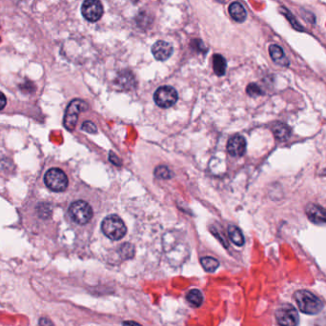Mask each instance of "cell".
Masks as SVG:
<instances>
[{"mask_svg": "<svg viewBox=\"0 0 326 326\" xmlns=\"http://www.w3.org/2000/svg\"><path fill=\"white\" fill-rule=\"evenodd\" d=\"M39 326H54V324L48 318H40Z\"/></svg>", "mask_w": 326, "mask_h": 326, "instance_id": "27", "label": "cell"}, {"mask_svg": "<svg viewBox=\"0 0 326 326\" xmlns=\"http://www.w3.org/2000/svg\"><path fill=\"white\" fill-rule=\"evenodd\" d=\"M228 11L230 16L235 21H237L239 23H243L246 20L247 13L245 11L244 7L240 2L235 1V2L231 3L229 6Z\"/></svg>", "mask_w": 326, "mask_h": 326, "instance_id": "13", "label": "cell"}, {"mask_svg": "<svg viewBox=\"0 0 326 326\" xmlns=\"http://www.w3.org/2000/svg\"><path fill=\"white\" fill-rule=\"evenodd\" d=\"M279 12L287 18V20L290 22V24H291V26H292L294 30L299 31V32H304L305 29L303 28V26L297 20V18L294 17L293 14L288 9H286L285 7L282 6V7L279 8Z\"/></svg>", "mask_w": 326, "mask_h": 326, "instance_id": "17", "label": "cell"}, {"mask_svg": "<svg viewBox=\"0 0 326 326\" xmlns=\"http://www.w3.org/2000/svg\"><path fill=\"white\" fill-rule=\"evenodd\" d=\"M82 130L90 134H95L98 132V128L92 121H85L82 124Z\"/></svg>", "mask_w": 326, "mask_h": 326, "instance_id": "23", "label": "cell"}, {"mask_svg": "<svg viewBox=\"0 0 326 326\" xmlns=\"http://www.w3.org/2000/svg\"><path fill=\"white\" fill-rule=\"evenodd\" d=\"M246 92L250 97H258V96H261L263 94L261 87L256 83L249 84L246 88Z\"/></svg>", "mask_w": 326, "mask_h": 326, "instance_id": "21", "label": "cell"}, {"mask_svg": "<svg viewBox=\"0 0 326 326\" xmlns=\"http://www.w3.org/2000/svg\"><path fill=\"white\" fill-rule=\"evenodd\" d=\"M37 211L40 216L41 218H49L50 216L52 215V209L49 204L46 203H41L37 207Z\"/></svg>", "mask_w": 326, "mask_h": 326, "instance_id": "22", "label": "cell"}, {"mask_svg": "<svg viewBox=\"0 0 326 326\" xmlns=\"http://www.w3.org/2000/svg\"><path fill=\"white\" fill-rule=\"evenodd\" d=\"M155 176L160 180H169L172 177L171 171L164 165H161L155 169Z\"/></svg>", "mask_w": 326, "mask_h": 326, "instance_id": "20", "label": "cell"}, {"mask_svg": "<svg viewBox=\"0 0 326 326\" xmlns=\"http://www.w3.org/2000/svg\"><path fill=\"white\" fill-rule=\"evenodd\" d=\"M226 60L221 54H214L213 56V68L214 72L217 77H222L226 72Z\"/></svg>", "mask_w": 326, "mask_h": 326, "instance_id": "15", "label": "cell"}, {"mask_svg": "<svg viewBox=\"0 0 326 326\" xmlns=\"http://www.w3.org/2000/svg\"><path fill=\"white\" fill-rule=\"evenodd\" d=\"M276 319L280 326H297L299 325V313L291 304H282L276 311Z\"/></svg>", "mask_w": 326, "mask_h": 326, "instance_id": "7", "label": "cell"}, {"mask_svg": "<svg viewBox=\"0 0 326 326\" xmlns=\"http://www.w3.org/2000/svg\"><path fill=\"white\" fill-rule=\"evenodd\" d=\"M216 1H217V2H219V3H224V2H225V0H216Z\"/></svg>", "mask_w": 326, "mask_h": 326, "instance_id": "30", "label": "cell"}, {"mask_svg": "<svg viewBox=\"0 0 326 326\" xmlns=\"http://www.w3.org/2000/svg\"><path fill=\"white\" fill-rule=\"evenodd\" d=\"M179 99L178 92L175 88L171 86H162L160 87L155 95L154 100L156 104L161 108H170L176 104Z\"/></svg>", "mask_w": 326, "mask_h": 326, "instance_id": "6", "label": "cell"}, {"mask_svg": "<svg viewBox=\"0 0 326 326\" xmlns=\"http://www.w3.org/2000/svg\"><path fill=\"white\" fill-rule=\"evenodd\" d=\"M122 326H140L139 324H137V323H135V322H132V321H128V322H124L123 324H122Z\"/></svg>", "mask_w": 326, "mask_h": 326, "instance_id": "29", "label": "cell"}, {"mask_svg": "<svg viewBox=\"0 0 326 326\" xmlns=\"http://www.w3.org/2000/svg\"><path fill=\"white\" fill-rule=\"evenodd\" d=\"M44 182L50 190L63 192L68 187V178L65 173L58 168H52L44 176Z\"/></svg>", "mask_w": 326, "mask_h": 326, "instance_id": "5", "label": "cell"}, {"mask_svg": "<svg viewBox=\"0 0 326 326\" xmlns=\"http://www.w3.org/2000/svg\"><path fill=\"white\" fill-rule=\"evenodd\" d=\"M6 104H7V99H6V97L4 96L3 93L0 92V111L3 110V109L5 108Z\"/></svg>", "mask_w": 326, "mask_h": 326, "instance_id": "28", "label": "cell"}, {"mask_svg": "<svg viewBox=\"0 0 326 326\" xmlns=\"http://www.w3.org/2000/svg\"><path fill=\"white\" fill-rule=\"evenodd\" d=\"M272 132L275 136V137L278 140H286L291 136V129L286 124L277 122L275 123L272 127Z\"/></svg>", "mask_w": 326, "mask_h": 326, "instance_id": "14", "label": "cell"}, {"mask_svg": "<svg viewBox=\"0 0 326 326\" xmlns=\"http://www.w3.org/2000/svg\"><path fill=\"white\" fill-rule=\"evenodd\" d=\"M69 214L76 223L84 225L92 219L93 209L88 202L84 200H77L71 204Z\"/></svg>", "mask_w": 326, "mask_h": 326, "instance_id": "4", "label": "cell"}, {"mask_svg": "<svg viewBox=\"0 0 326 326\" xmlns=\"http://www.w3.org/2000/svg\"><path fill=\"white\" fill-rule=\"evenodd\" d=\"M200 263L203 267V269L207 272H215L217 267L219 266V262L217 260L214 259L212 257H203L200 260Z\"/></svg>", "mask_w": 326, "mask_h": 326, "instance_id": "19", "label": "cell"}, {"mask_svg": "<svg viewBox=\"0 0 326 326\" xmlns=\"http://www.w3.org/2000/svg\"><path fill=\"white\" fill-rule=\"evenodd\" d=\"M228 234L232 243L237 246H243L244 244V237L242 230L238 226L230 225L228 227Z\"/></svg>", "mask_w": 326, "mask_h": 326, "instance_id": "16", "label": "cell"}, {"mask_svg": "<svg viewBox=\"0 0 326 326\" xmlns=\"http://www.w3.org/2000/svg\"><path fill=\"white\" fill-rule=\"evenodd\" d=\"M294 297L299 309L303 314L317 315L324 309V302L307 290H299Z\"/></svg>", "mask_w": 326, "mask_h": 326, "instance_id": "1", "label": "cell"}, {"mask_svg": "<svg viewBox=\"0 0 326 326\" xmlns=\"http://www.w3.org/2000/svg\"><path fill=\"white\" fill-rule=\"evenodd\" d=\"M109 161L113 163V164H114V165H116V166H121L120 159L116 155H114L113 152L109 153Z\"/></svg>", "mask_w": 326, "mask_h": 326, "instance_id": "26", "label": "cell"}, {"mask_svg": "<svg viewBox=\"0 0 326 326\" xmlns=\"http://www.w3.org/2000/svg\"><path fill=\"white\" fill-rule=\"evenodd\" d=\"M101 230L103 234L112 241L121 240L127 232L125 223L116 215L106 217L101 223Z\"/></svg>", "mask_w": 326, "mask_h": 326, "instance_id": "2", "label": "cell"}, {"mask_svg": "<svg viewBox=\"0 0 326 326\" xmlns=\"http://www.w3.org/2000/svg\"><path fill=\"white\" fill-rule=\"evenodd\" d=\"M306 215L310 220L316 224H326V210L317 204H309L306 207Z\"/></svg>", "mask_w": 326, "mask_h": 326, "instance_id": "11", "label": "cell"}, {"mask_svg": "<svg viewBox=\"0 0 326 326\" xmlns=\"http://www.w3.org/2000/svg\"><path fill=\"white\" fill-rule=\"evenodd\" d=\"M82 14L89 22H97L103 15V6L99 0H85L82 4Z\"/></svg>", "mask_w": 326, "mask_h": 326, "instance_id": "8", "label": "cell"}, {"mask_svg": "<svg viewBox=\"0 0 326 326\" xmlns=\"http://www.w3.org/2000/svg\"><path fill=\"white\" fill-rule=\"evenodd\" d=\"M301 16H302V17L307 21V22H309V23H315L316 22V17H315V16L311 13V12H308V11H306V10H302L301 11Z\"/></svg>", "mask_w": 326, "mask_h": 326, "instance_id": "25", "label": "cell"}, {"mask_svg": "<svg viewBox=\"0 0 326 326\" xmlns=\"http://www.w3.org/2000/svg\"><path fill=\"white\" fill-rule=\"evenodd\" d=\"M269 54L272 60L277 65L288 67L290 65V61L284 54V51L276 44H272L269 46Z\"/></svg>", "mask_w": 326, "mask_h": 326, "instance_id": "12", "label": "cell"}, {"mask_svg": "<svg viewBox=\"0 0 326 326\" xmlns=\"http://www.w3.org/2000/svg\"><path fill=\"white\" fill-rule=\"evenodd\" d=\"M229 155L235 158L243 157L246 152V140L241 135H236L229 139L227 143Z\"/></svg>", "mask_w": 326, "mask_h": 326, "instance_id": "9", "label": "cell"}, {"mask_svg": "<svg viewBox=\"0 0 326 326\" xmlns=\"http://www.w3.org/2000/svg\"><path fill=\"white\" fill-rule=\"evenodd\" d=\"M88 109L89 105L84 100L74 99L73 101H71L66 109L63 120V124L66 129L68 131L75 130L79 120V115L82 112L87 111Z\"/></svg>", "mask_w": 326, "mask_h": 326, "instance_id": "3", "label": "cell"}, {"mask_svg": "<svg viewBox=\"0 0 326 326\" xmlns=\"http://www.w3.org/2000/svg\"><path fill=\"white\" fill-rule=\"evenodd\" d=\"M191 46L194 49L197 50L199 53H206L207 50H208L205 47V45L203 44L202 40H200V39H194V40H192Z\"/></svg>", "mask_w": 326, "mask_h": 326, "instance_id": "24", "label": "cell"}, {"mask_svg": "<svg viewBox=\"0 0 326 326\" xmlns=\"http://www.w3.org/2000/svg\"><path fill=\"white\" fill-rule=\"evenodd\" d=\"M186 299L188 302L194 307H199L203 301V296L198 289L190 290L186 295Z\"/></svg>", "mask_w": 326, "mask_h": 326, "instance_id": "18", "label": "cell"}, {"mask_svg": "<svg viewBox=\"0 0 326 326\" xmlns=\"http://www.w3.org/2000/svg\"><path fill=\"white\" fill-rule=\"evenodd\" d=\"M152 54L159 61L167 60L173 54V46L166 41L159 40L152 46Z\"/></svg>", "mask_w": 326, "mask_h": 326, "instance_id": "10", "label": "cell"}]
</instances>
